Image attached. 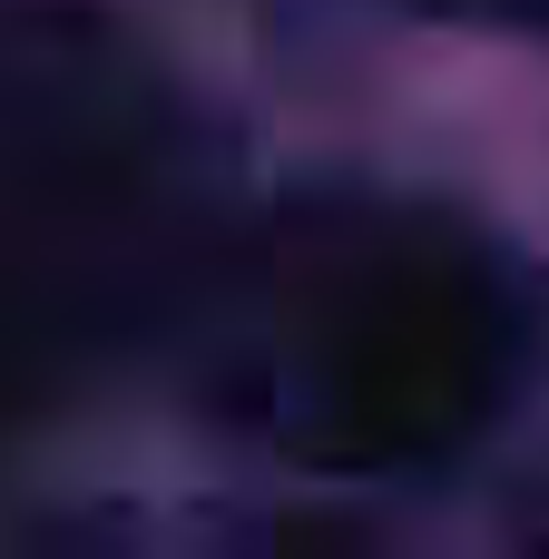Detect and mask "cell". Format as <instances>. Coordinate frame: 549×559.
<instances>
[{
	"mask_svg": "<svg viewBox=\"0 0 549 559\" xmlns=\"http://www.w3.org/2000/svg\"><path fill=\"white\" fill-rule=\"evenodd\" d=\"M521 305L481 236L422 206H295L255 285V423L314 472L452 462L511 393Z\"/></svg>",
	"mask_w": 549,
	"mask_h": 559,
	"instance_id": "1",
	"label": "cell"
},
{
	"mask_svg": "<svg viewBox=\"0 0 549 559\" xmlns=\"http://www.w3.org/2000/svg\"><path fill=\"white\" fill-rule=\"evenodd\" d=\"M138 138L88 79L0 98V393L49 373L138 255Z\"/></svg>",
	"mask_w": 549,
	"mask_h": 559,
	"instance_id": "2",
	"label": "cell"
}]
</instances>
